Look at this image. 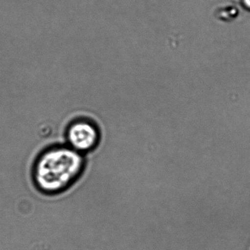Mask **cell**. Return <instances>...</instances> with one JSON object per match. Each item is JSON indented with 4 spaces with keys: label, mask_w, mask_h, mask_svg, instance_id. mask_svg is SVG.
Wrapping results in <instances>:
<instances>
[{
    "label": "cell",
    "mask_w": 250,
    "mask_h": 250,
    "mask_svg": "<svg viewBox=\"0 0 250 250\" xmlns=\"http://www.w3.org/2000/svg\"><path fill=\"white\" fill-rule=\"evenodd\" d=\"M86 165L85 155L66 144L49 146L34 160L32 167L34 186L44 195L62 193L80 179Z\"/></svg>",
    "instance_id": "1"
},
{
    "label": "cell",
    "mask_w": 250,
    "mask_h": 250,
    "mask_svg": "<svg viewBox=\"0 0 250 250\" xmlns=\"http://www.w3.org/2000/svg\"><path fill=\"white\" fill-rule=\"evenodd\" d=\"M65 142L72 149L82 154L97 148L101 140L98 125L91 119L79 117L69 123L65 131Z\"/></svg>",
    "instance_id": "2"
},
{
    "label": "cell",
    "mask_w": 250,
    "mask_h": 250,
    "mask_svg": "<svg viewBox=\"0 0 250 250\" xmlns=\"http://www.w3.org/2000/svg\"><path fill=\"white\" fill-rule=\"evenodd\" d=\"M244 3H245L247 7L250 8V0H244Z\"/></svg>",
    "instance_id": "3"
}]
</instances>
